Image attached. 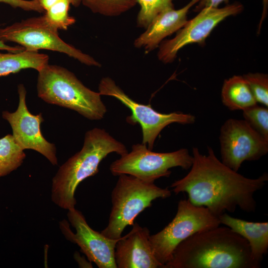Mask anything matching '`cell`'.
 Listing matches in <instances>:
<instances>
[{
    "mask_svg": "<svg viewBox=\"0 0 268 268\" xmlns=\"http://www.w3.org/2000/svg\"><path fill=\"white\" fill-rule=\"evenodd\" d=\"M256 101L268 107V75L263 73H249L243 75Z\"/></svg>",
    "mask_w": 268,
    "mask_h": 268,
    "instance_id": "cb8c5ba5",
    "label": "cell"
},
{
    "mask_svg": "<svg viewBox=\"0 0 268 268\" xmlns=\"http://www.w3.org/2000/svg\"><path fill=\"white\" fill-rule=\"evenodd\" d=\"M0 2L25 10H32L39 12L44 11L36 0H0Z\"/></svg>",
    "mask_w": 268,
    "mask_h": 268,
    "instance_id": "d4e9b609",
    "label": "cell"
},
{
    "mask_svg": "<svg viewBox=\"0 0 268 268\" xmlns=\"http://www.w3.org/2000/svg\"><path fill=\"white\" fill-rule=\"evenodd\" d=\"M247 240L227 226L197 232L181 242L164 268H259Z\"/></svg>",
    "mask_w": 268,
    "mask_h": 268,
    "instance_id": "7a4b0ae2",
    "label": "cell"
},
{
    "mask_svg": "<svg viewBox=\"0 0 268 268\" xmlns=\"http://www.w3.org/2000/svg\"><path fill=\"white\" fill-rule=\"evenodd\" d=\"M111 194L112 207L108 223L101 233L117 239L125 228L133 225L137 216L152 205L153 201L167 199L171 195L168 188H162L154 182H148L134 176L122 174Z\"/></svg>",
    "mask_w": 268,
    "mask_h": 268,
    "instance_id": "5b68a950",
    "label": "cell"
},
{
    "mask_svg": "<svg viewBox=\"0 0 268 268\" xmlns=\"http://www.w3.org/2000/svg\"><path fill=\"white\" fill-rule=\"evenodd\" d=\"M68 220L76 231L73 233L67 221L60 223V227L67 239L77 244L88 259L99 268H117L115 250L120 238H109L92 229L82 213L75 208L68 210Z\"/></svg>",
    "mask_w": 268,
    "mask_h": 268,
    "instance_id": "4fadbf2b",
    "label": "cell"
},
{
    "mask_svg": "<svg viewBox=\"0 0 268 268\" xmlns=\"http://www.w3.org/2000/svg\"><path fill=\"white\" fill-rule=\"evenodd\" d=\"M48 56L38 51L24 50L16 53H0V76L26 68H33L38 71L48 64Z\"/></svg>",
    "mask_w": 268,
    "mask_h": 268,
    "instance_id": "ac0fdd59",
    "label": "cell"
},
{
    "mask_svg": "<svg viewBox=\"0 0 268 268\" xmlns=\"http://www.w3.org/2000/svg\"><path fill=\"white\" fill-rule=\"evenodd\" d=\"M0 50H5L10 53H18L24 50V48L20 46H10L6 45L4 42L0 40Z\"/></svg>",
    "mask_w": 268,
    "mask_h": 268,
    "instance_id": "4316f807",
    "label": "cell"
},
{
    "mask_svg": "<svg viewBox=\"0 0 268 268\" xmlns=\"http://www.w3.org/2000/svg\"><path fill=\"white\" fill-rule=\"evenodd\" d=\"M220 224L218 217L206 207L194 205L188 199L181 200L172 220L162 230L150 235L154 256L164 266L181 242L197 232Z\"/></svg>",
    "mask_w": 268,
    "mask_h": 268,
    "instance_id": "8992f818",
    "label": "cell"
},
{
    "mask_svg": "<svg viewBox=\"0 0 268 268\" xmlns=\"http://www.w3.org/2000/svg\"><path fill=\"white\" fill-rule=\"evenodd\" d=\"M98 90L101 95L113 97L130 109L132 115L127 117L126 121L132 125H140L142 134V143L147 144L150 150H152L156 138L168 125L172 123L191 124L195 122L196 117L192 114L178 112L161 113L153 109L150 105L135 102L110 77L102 78Z\"/></svg>",
    "mask_w": 268,
    "mask_h": 268,
    "instance_id": "9c48e42d",
    "label": "cell"
},
{
    "mask_svg": "<svg viewBox=\"0 0 268 268\" xmlns=\"http://www.w3.org/2000/svg\"><path fill=\"white\" fill-rule=\"evenodd\" d=\"M221 100L223 105L231 111H243L257 104L248 83L241 75H234L224 80Z\"/></svg>",
    "mask_w": 268,
    "mask_h": 268,
    "instance_id": "e0dca14e",
    "label": "cell"
},
{
    "mask_svg": "<svg viewBox=\"0 0 268 268\" xmlns=\"http://www.w3.org/2000/svg\"><path fill=\"white\" fill-rule=\"evenodd\" d=\"M131 231L121 237L115 250L118 268H164L155 257L149 241L150 231L135 222Z\"/></svg>",
    "mask_w": 268,
    "mask_h": 268,
    "instance_id": "5bb4252c",
    "label": "cell"
},
{
    "mask_svg": "<svg viewBox=\"0 0 268 268\" xmlns=\"http://www.w3.org/2000/svg\"><path fill=\"white\" fill-rule=\"evenodd\" d=\"M218 218L221 224L228 227L247 240L253 259L261 265L268 252V222L248 221L233 217L225 212Z\"/></svg>",
    "mask_w": 268,
    "mask_h": 268,
    "instance_id": "2e32d148",
    "label": "cell"
},
{
    "mask_svg": "<svg viewBox=\"0 0 268 268\" xmlns=\"http://www.w3.org/2000/svg\"><path fill=\"white\" fill-rule=\"evenodd\" d=\"M38 72V96L45 102L74 110L91 120L104 118L107 108L100 93L86 87L72 72L48 64Z\"/></svg>",
    "mask_w": 268,
    "mask_h": 268,
    "instance_id": "277c9868",
    "label": "cell"
},
{
    "mask_svg": "<svg viewBox=\"0 0 268 268\" xmlns=\"http://www.w3.org/2000/svg\"><path fill=\"white\" fill-rule=\"evenodd\" d=\"M243 111L244 120L268 140V108L257 104Z\"/></svg>",
    "mask_w": 268,
    "mask_h": 268,
    "instance_id": "603a6c76",
    "label": "cell"
},
{
    "mask_svg": "<svg viewBox=\"0 0 268 268\" xmlns=\"http://www.w3.org/2000/svg\"><path fill=\"white\" fill-rule=\"evenodd\" d=\"M243 6L239 2L222 7H206L199 11L193 18L177 32L172 39L161 42L158 58L167 64L174 61L179 51L185 46L198 43L202 44L213 29L226 18L242 11Z\"/></svg>",
    "mask_w": 268,
    "mask_h": 268,
    "instance_id": "8fae6325",
    "label": "cell"
},
{
    "mask_svg": "<svg viewBox=\"0 0 268 268\" xmlns=\"http://www.w3.org/2000/svg\"><path fill=\"white\" fill-rule=\"evenodd\" d=\"M229 0H200L196 4L194 11L199 12L206 7H217L222 3H228Z\"/></svg>",
    "mask_w": 268,
    "mask_h": 268,
    "instance_id": "484cf974",
    "label": "cell"
},
{
    "mask_svg": "<svg viewBox=\"0 0 268 268\" xmlns=\"http://www.w3.org/2000/svg\"><path fill=\"white\" fill-rule=\"evenodd\" d=\"M70 4L69 0H61L45 11L44 15L49 24L58 30H67L73 24L75 20L68 14Z\"/></svg>",
    "mask_w": 268,
    "mask_h": 268,
    "instance_id": "7402d4cb",
    "label": "cell"
},
{
    "mask_svg": "<svg viewBox=\"0 0 268 268\" xmlns=\"http://www.w3.org/2000/svg\"><path fill=\"white\" fill-rule=\"evenodd\" d=\"M0 40L16 43L27 51H56L64 53L87 66H101L93 57L63 41L59 36L58 30L49 24L44 15L0 28Z\"/></svg>",
    "mask_w": 268,
    "mask_h": 268,
    "instance_id": "ba28073f",
    "label": "cell"
},
{
    "mask_svg": "<svg viewBox=\"0 0 268 268\" xmlns=\"http://www.w3.org/2000/svg\"><path fill=\"white\" fill-rule=\"evenodd\" d=\"M71 4L74 6H79L82 2V0H69Z\"/></svg>",
    "mask_w": 268,
    "mask_h": 268,
    "instance_id": "f546056e",
    "label": "cell"
},
{
    "mask_svg": "<svg viewBox=\"0 0 268 268\" xmlns=\"http://www.w3.org/2000/svg\"><path fill=\"white\" fill-rule=\"evenodd\" d=\"M193 159L186 148L170 152H155L147 148L146 145L137 143L132 146L130 153L113 162L110 170L114 176L127 174L145 182H154L161 177H169L172 168L190 169Z\"/></svg>",
    "mask_w": 268,
    "mask_h": 268,
    "instance_id": "52a82bcc",
    "label": "cell"
},
{
    "mask_svg": "<svg viewBox=\"0 0 268 268\" xmlns=\"http://www.w3.org/2000/svg\"><path fill=\"white\" fill-rule=\"evenodd\" d=\"M112 152L122 156L128 151L123 143L104 129L95 128L88 131L82 149L64 163L54 177L52 201L64 209L75 208L74 195L78 185L96 175L100 162Z\"/></svg>",
    "mask_w": 268,
    "mask_h": 268,
    "instance_id": "3957f363",
    "label": "cell"
},
{
    "mask_svg": "<svg viewBox=\"0 0 268 268\" xmlns=\"http://www.w3.org/2000/svg\"><path fill=\"white\" fill-rule=\"evenodd\" d=\"M263 12L262 14V17L260 20V23L259 24V30L260 29V27L262 24V22L267 14L268 7V0H263Z\"/></svg>",
    "mask_w": 268,
    "mask_h": 268,
    "instance_id": "f1b7e54d",
    "label": "cell"
},
{
    "mask_svg": "<svg viewBox=\"0 0 268 268\" xmlns=\"http://www.w3.org/2000/svg\"><path fill=\"white\" fill-rule=\"evenodd\" d=\"M200 0H191L184 7L170 8L157 15L146 28V30L135 39L134 45L143 48L147 53L157 48L166 37L177 32L187 22L189 10Z\"/></svg>",
    "mask_w": 268,
    "mask_h": 268,
    "instance_id": "9a60e30c",
    "label": "cell"
},
{
    "mask_svg": "<svg viewBox=\"0 0 268 268\" xmlns=\"http://www.w3.org/2000/svg\"><path fill=\"white\" fill-rule=\"evenodd\" d=\"M174 0H137L140 7L137 16V26L146 28L159 13L169 8H173Z\"/></svg>",
    "mask_w": 268,
    "mask_h": 268,
    "instance_id": "44dd1931",
    "label": "cell"
},
{
    "mask_svg": "<svg viewBox=\"0 0 268 268\" xmlns=\"http://www.w3.org/2000/svg\"><path fill=\"white\" fill-rule=\"evenodd\" d=\"M81 3L94 13L115 16L130 10L137 2V0H82Z\"/></svg>",
    "mask_w": 268,
    "mask_h": 268,
    "instance_id": "ffe728a7",
    "label": "cell"
},
{
    "mask_svg": "<svg viewBox=\"0 0 268 268\" xmlns=\"http://www.w3.org/2000/svg\"><path fill=\"white\" fill-rule=\"evenodd\" d=\"M207 150L204 155L193 148L190 171L172 184L173 192L187 193L191 203L206 207L217 217L225 211L234 212L238 207L247 212H254V194L264 187L268 174L264 173L255 179L246 177L223 164L211 147Z\"/></svg>",
    "mask_w": 268,
    "mask_h": 268,
    "instance_id": "6da1fadb",
    "label": "cell"
},
{
    "mask_svg": "<svg viewBox=\"0 0 268 268\" xmlns=\"http://www.w3.org/2000/svg\"><path fill=\"white\" fill-rule=\"evenodd\" d=\"M219 139L221 161L236 172L244 161L257 160L268 152V140L245 120H227Z\"/></svg>",
    "mask_w": 268,
    "mask_h": 268,
    "instance_id": "30bf717a",
    "label": "cell"
},
{
    "mask_svg": "<svg viewBox=\"0 0 268 268\" xmlns=\"http://www.w3.org/2000/svg\"><path fill=\"white\" fill-rule=\"evenodd\" d=\"M19 104L14 112L4 111L2 118L11 126L12 135L23 150L30 149L43 155L54 165L58 164L56 148L54 144L48 141L43 136L40 125L43 122L42 114H31L26 103V90L22 84L18 86Z\"/></svg>",
    "mask_w": 268,
    "mask_h": 268,
    "instance_id": "7c38bea8",
    "label": "cell"
},
{
    "mask_svg": "<svg viewBox=\"0 0 268 268\" xmlns=\"http://www.w3.org/2000/svg\"><path fill=\"white\" fill-rule=\"evenodd\" d=\"M44 11L61 0H36Z\"/></svg>",
    "mask_w": 268,
    "mask_h": 268,
    "instance_id": "83f0119b",
    "label": "cell"
},
{
    "mask_svg": "<svg viewBox=\"0 0 268 268\" xmlns=\"http://www.w3.org/2000/svg\"><path fill=\"white\" fill-rule=\"evenodd\" d=\"M26 155L15 140L12 134H8L0 139V178L18 168Z\"/></svg>",
    "mask_w": 268,
    "mask_h": 268,
    "instance_id": "d6986e66",
    "label": "cell"
}]
</instances>
